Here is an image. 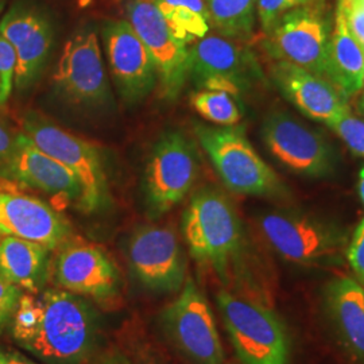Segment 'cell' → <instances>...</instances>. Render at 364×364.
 Returning a JSON list of instances; mask_svg holds the SVG:
<instances>
[{
  "label": "cell",
  "instance_id": "obj_10",
  "mask_svg": "<svg viewBox=\"0 0 364 364\" xmlns=\"http://www.w3.org/2000/svg\"><path fill=\"white\" fill-rule=\"evenodd\" d=\"M259 77L255 57L236 39L207 34L189 45V80L198 90L239 96Z\"/></svg>",
  "mask_w": 364,
  "mask_h": 364
},
{
  "label": "cell",
  "instance_id": "obj_20",
  "mask_svg": "<svg viewBox=\"0 0 364 364\" xmlns=\"http://www.w3.org/2000/svg\"><path fill=\"white\" fill-rule=\"evenodd\" d=\"M274 82L290 103L302 114L328 124L348 109L338 88L326 81L287 61L278 60L272 68Z\"/></svg>",
  "mask_w": 364,
  "mask_h": 364
},
{
  "label": "cell",
  "instance_id": "obj_36",
  "mask_svg": "<svg viewBox=\"0 0 364 364\" xmlns=\"http://www.w3.org/2000/svg\"><path fill=\"white\" fill-rule=\"evenodd\" d=\"M19 186H16L15 183L10 181H6L3 178H0V191H14V192H18Z\"/></svg>",
  "mask_w": 364,
  "mask_h": 364
},
{
  "label": "cell",
  "instance_id": "obj_39",
  "mask_svg": "<svg viewBox=\"0 0 364 364\" xmlns=\"http://www.w3.org/2000/svg\"><path fill=\"white\" fill-rule=\"evenodd\" d=\"M360 108H362V111H363L364 114V96L362 97V102H360Z\"/></svg>",
  "mask_w": 364,
  "mask_h": 364
},
{
  "label": "cell",
  "instance_id": "obj_24",
  "mask_svg": "<svg viewBox=\"0 0 364 364\" xmlns=\"http://www.w3.org/2000/svg\"><path fill=\"white\" fill-rule=\"evenodd\" d=\"M173 36L186 46L204 38L210 18L204 0H154Z\"/></svg>",
  "mask_w": 364,
  "mask_h": 364
},
{
  "label": "cell",
  "instance_id": "obj_5",
  "mask_svg": "<svg viewBox=\"0 0 364 364\" xmlns=\"http://www.w3.org/2000/svg\"><path fill=\"white\" fill-rule=\"evenodd\" d=\"M216 304L240 363H290V335L273 309L225 289L218 293Z\"/></svg>",
  "mask_w": 364,
  "mask_h": 364
},
{
  "label": "cell",
  "instance_id": "obj_34",
  "mask_svg": "<svg viewBox=\"0 0 364 364\" xmlns=\"http://www.w3.org/2000/svg\"><path fill=\"white\" fill-rule=\"evenodd\" d=\"M92 364H132L130 359L119 350H108L100 353Z\"/></svg>",
  "mask_w": 364,
  "mask_h": 364
},
{
  "label": "cell",
  "instance_id": "obj_13",
  "mask_svg": "<svg viewBox=\"0 0 364 364\" xmlns=\"http://www.w3.org/2000/svg\"><path fill=\"white\" fill-rule=\"evenodd\" d=\"M129 263L142 287L156 294L178 293L186 279V257L176 232L144 225L131 235Z\"/></svg>",
  "mask_w": 364,
  "mask_h": 364
},
{
  "label": "cell",
  "instance_id": "obj_30",
  "mask_svg": "<svg viewBox=\"0 0 364 364\" xmlns=\"http://www.w3.org/2000/svg\"><path fill=\"white\" fill-rule=\"evenodd\" d=\"M22 296L23 290L0 274V332L10 326Z\"/></svg>",
  "mask_w": 364,
  "mask_h": 364
},
{
  "label": "cell",
  "instance_id": "obj_35",
  "mask_svg": "<svg viewBox=\"0 0 364 364\" xmlns=\"http://www.w3.org/2000/svg\"><path fill=\"white\" fill-rule=\"evenodd\" d=\"M0 364H37L30 360L25 355L9 348L0 347Z\"/></svg>",
  "mask_w": 364,
  "mask_h": 364
},
{
  "label": "cell",
  "instance_id": "obj_11",
  "mask_svg": "<svg viewBox=\"0 0 364 364\" xmlns=\"http://www.w3.org/2000/svg\"><path fill=\"white\" fill-rule=\"evenodd\" d=\"M53 84L64 99L80 107L100 108L111 103L102 48L93 30H81L66 42Z\"/></svg>",
  "mask_w": 364,
  "mask_h": 364
},
{
  "label": "cell",
  "instance_id": "obj_25",
  "mask_svg": "<svg viewBox=\"0 0 364 364\" xmlns=\"http://www.w3.org/2000/svg\"><path fill=\"white\" fill-rule=\"evenodd\" d=\"M210 26L227 38L243 41L251 37L257 21V0H204Z\"/></svg>",
  "mask_w": 364,
  "mask_h": 364
},
{
  "label": "cell",
  "instance_id": "obj_21",
  "mask_svg": "<svg viewBox=\"0 0 364 364\" xmlns=\"http://www.w3.org/2000/svg\"><path fill=\"white\" fill-rule=\"evenodd\" d=\"M323 309L344 351L364 363L363 287L355 278H333L323 290Z\"/></svg>",
  "mask_w": 364,
  "mask_h": 364
},
{
  "label": "cell",
  "instance_id": "obj_28",
  "mask_svg": "<svg viewBox=\"0 0 364 364\" xmlns=\"http://www.w3.org/2000/svg\"><path fill=\"white\" fill-rule=\"evenodd\" d=\"M306 3H309V0H257V16L262 30L269 33L285 14Z\"/></svg>",
  "mask_w": 364,
  "mask_h": 364
},
{
  "label": "cell",
  "instance_id": "obj_38",
  "mask_svg": "<svg viewBox=\"0 0 364 364\" xmlns=\"http://www.w3.org/2000/svg\"><path fill=\"white\" fill-rule=\"evenodd\" d=\"M3 7H4V0H0V13H1Z\"/></svg>",
  "mask_w": 364,
  "mask_h": 364
},
{
  "label": "cell",
  "instance_id": "obj_4",
  "mask_svg": "<svg viewBox=\"0 0 364 364\" xmlns=\"http://www.w3.org/2000/svg\"><path fill=\"white\" fill-rule=\"evenodd\" d=\"M195 134L221 181L231 192L275 200L289 197L285 183L248 142L243 129L196 124Z\"/></svg>",
  "mask_w": 364,
  "mask_h": 364
},
{
  "label": "cell",
  "instance_id": "obj_6",
  "mask_svg": "<svg viewBox=\"0 0 364 364\" xmlns=\"http://www.w3.org/2000/svg\"><path fill=\"white\" fill-rule=\"evenodd\" d=\"M22 129L38 149L77 177L82 189L84 213H96L109 205L111 195L103 156L95 144L34 112L25 115Z\"/></svg>",
  "mask_w": 364,
  "mask_h": 364
},
{
  "label": "cell",
  "instance_id": "obj_31",
  "mask_svg": "<svg viewBox=\"0 0 364 364\" xmlns=\"http://www.w3.org/2000/svg\"><path fill=\"white\" fill-rule=\"evenodd\" d=\"M347 260L351 266L355 279L364 289V219L352 235L347 250Z\"/></svg>",
  "mask_w": 364,
  "mask_h": 364
},
{
  "label": "cell",
  "instance_id": "obj_32",
  "mask_svg": "<svg viewBox=\"0 0 364 364\" xmlns=\"http://www.w3.org/2000/svg\"><path fill=\"white\" fill-rule=\"evenodd\" d=\"M353 37L364 49V0H338Z\"/></svg>",
  "mask_w": 364,
  "mask_h": 364
},
{
  "label": "cell",
  "instance_id": "obj_26",
  "mask_svg": "<svg viewBox=\"0 0 364 364\" xmlns=\"http://www.w3.org/2000/svg\"><path fill=\"white\" fill-rule=\"evenodd\" d=\"M191 105L200 117L223 127L236 126L243 117L237 96L228 92L198 90L192 95Z\"/></svg>",
  "mask_w": 364,
  "mask_h": 364
},
{
  "label": "cell",
  "instance_id": "obj_18",
  "mask_svg": "<svg viewBox=\"0 0 364 364\" xmlns=\"http://www.w3.org/2000/svg\"><path fill=\"white\" fill-rule=\"evenodd\" d=\"M0 34L16 55L15 87L26 90L41 76L54 45L50 21L26 4L11 7L0 21Z\"/></svg>",
  "mask_w": 364,
  "mask_h": 364
},
{
  "label": "cell",
  "instance_id": "obj_37",
  "mask_svg": "<svg viewBox=\"0 0 364 364\" xmlns=\"http://www.w3.org/2000/svg\"><path fill=\"white\" fill-rule=\"evenodd\" d=\"M358 192H359V196H360V200H362V203H363L364 205V168L360 170V173H359V182H358Z\"/></svg>",
  "mask_w": 364,
  "mask_h": 364
},
{
  "label": "cell",
  "instance_id": "obj_7",
  "mask_svg": "<svg viewBox=\"0 0 364 364\" xmlns=\"http://www.w3.org/2000/svg\"><path fill=\"white\" fill-rule=\"evenodd\" d=\"M198 176L195 146L180 131L165 132L154 144L144 170L146 208L153 219L166 215L193 188Z\"/></svg>",
  "mask_w": 364,
  "mask_h": 364
},
{
  "label": "cell",
  "instance_id": "obj_15",
  "mask_svg": "<svg viewBox=\"0 0 364 364\" xmlns=\"http://www.w3.org/2000/svg\"><path fill=\"white\" fill-rule=\"evenodd\" d=\"M267 34L270 36L272 52L279 60L331 81V34L326 19L318 10L301 6L285 14Z\"/></svg>",
  "mask_w": 364,
  "mask_h": 364
},
{
  "label": "cell",
  "instance_id": "obj_17",
  "mask_svg": "<svg viewBox=\"0 0 364 364\" xmlns=\"http://www.w3.org/2000/svg\"><path fill=\"white\" fill-rule=\"evenodd\" d=\"M105 54L122 99L135 105L156 87V66L129 21H109L103 28Z\"/></svg>",
  "mask_w": 364,
  "mask_h": 364
},
{
  "label": "cell",
  "instance_id": "obj_19",
  "mask_svg": "<svg viewBox=\"0 0 364 364\" xmlns=\"http://www.w3.org/2000/svg\"><path fill=\"white\" fill-rule=\"evenodd\" d=\"M0 236L37 242L55 251L72 237V227L46 201L14 191H0Z\"/></svg>",
  "mask_w": 364,
  "mask_h": 364
},
{
  "label": "cell",
  "instance_id": "obj_14",
  "mask_svg": "<svg viewBox=\"0 0 364 364\" xmlns=\"http://www.w3.org/2000/svg\"><path fill=\"white\" fill-rule=\"evenodd\" d=\"M54 284L84 299L112 301L122 289L115 262L92 243L69 239L57 250L53 260Z\"/></svg>",
  "mask_w": 364,
  "mask_h": 364
},
{
  "label": "cell",
  "instance_id": "obj_2",
  "mask_svg": "<svg viewBox=\"0 0 364 364\" xmlns=\"http://www.w3.org/2000/svg\"><path fill=\"white\" fill-rule=\"evenodd\" d=\"M182 234L192 258L212 270L223 285L237 284L246 237L231 200L216 188H203L182 215Z\"/></svg>",
  "mask_w": 364,
  "mask_h": 364
},
{
  "label": "cell",
  "instance_id": "obj_1",
  "mask_svg": "<svg viewBox=\"0 0 364 364\" xmlns=\"http://www.w3.org/2000/svg\"><path fill=\"white\" fill-rule=\"evenodd\" d=\"M91 304L63 289L23 294L10 323L15 343L45 364H84L99 338Z\"/></svg>",
  "mask_w": 364,
  "mask_h": 364
},
{
  "label": "cell",
  "instance_id": "obj_33",
  "mask_svg": "<svg viewBox=\"0 0 364 364\" xmlns=\"http://www.w3.org/2000/svg\"><path fill=\"white\" fill-rule=\"evenodd\" d=\"M18 132H13L0 122V170L3 169L16 150Z\"/></svg>",
  "mask_w": 364,
  "mask_h": 364
},
{
  "label": "cell",
  "instance_id": "obj_12",
  "mask_svg": "<svg viewBox=\"0 0 364 364\" xmlns=\"http://www.w3.org/2000/svg\"><path fill=\"white\" fill-rule=\"evenodd\" d=\"M127 18L156 66L159 95L176 100L189 80V46L176 38L154 0H129Z\"/></svg>",
  "mask_w": 364,
  "mask_h": 364
},
{
  "label": "cell",
  "instance_id": "obj_8",
  "mask_svg": "<svg viewBox=\"0 0 364 364\" xmlns=\"http://www.w3.org/2000/svg\"><path fill=\"white\" fill-rule=\"evenodd\" d=\"M170 343L193 364H224V350L208 299L186 277L178 296L161 314Z\"/></svg>",
  "mask_w": 364,
  "mask_h": 364
},
{
  "label": "cell",
  "instance_id": "obj_22",
  "mask_svg": "<svg viewBox=\"0 0 364 364\" xmlns=\"http://www.w3.org/2000/svg\"><path fill=\"white\" fill-rule=\"evenodd\" d=\"M50 252L37 242L4 236L0 240V274L27 293L38 294L49 278Z\"/></svg>",
  "mask_w": 364,
  "mask_h": 364
},
{
  "label": "cell",
  "instance_id": "obj_9",
  "mask_svg": "<svg viewBox=\"0 0 364 364\" xmlns=\"http://www.w3.org/2000/svg\"><path fill=\"white\" fill-rule=\"evenodd\" d=\"M262 138L270 154L296 174L326 177L336 169L338 156L324 134L287 112L266 117Z\"/></svg>",
  "mask_w": 364,
  "mask_h": 364
},
{
  "label": "cell",
  "instance_id": "obj_23",
  "mask_svg": "<svg viewBox=\"0 0 364 364\" xmlns=\"http://www.w3.org/2000/svg\"><path fill=\"white\" fill-rule=\"evenodd\" d=\"M329 78L344 96L364 87V49L353 37L338 1L329 38Z\"/></svg>",
  "mask_w": 364,
  "mask_h": 364
},
{
  "label": "cell",
  "instance_id": "obj_27",
  "mask_svg": "<svg viewBox=\"0 0 364 364\" xmlns=\"http://www.w3.org/2000/svg\"><path fill=\"white\" fill-rule=\"evenodd\" d=\"M353 153L364 158V120L352 115L350 108L326 124Z\"/></svg>",
  "mask_w": 364,
  "mask_h": 364
},
{
  "label": "cell",
  "instance_id": "obj_29",
  "mask_svg": "<svg viewBox=\"0 0 364 364\" xmlns=\"http://www.w3.org/2000/svg\"><path fill=\"white\" fill-rule=\"evenodd\" d=\"M16 55L13 46L0 34V107L6 105L15 85Z\"/></svg>",
  "mask_w": 364,
  "mask_h": 364
},
{
  "label": "cell",
  "instance_id": "obj_3",
  "mask_svg": "<svg viewBox=\"0 0 364 364\" xmlns=\"http://www.w3.org/2000/svg\"><path fill=\"white\" fill-rule=\"evenodd\" d=\"M260 232L274 252L299 267L338 266L347 259L350 236L344 227L293 209L259 216Z\"/></svg>",
  "mask_w": 364,
  "mask_h": 364
},
{
  "label": "cell",
  "instance_id": "obj_16",
  "mask_svg": "<svg viewBox=\"0 0 364 364\" xmlns=\"http://www.w3.org/2000/svg\"><path fill=\"white\" fill-rule=\"evenodd\" d=\"M0 178L52 197L58 205L81 210L82 189L77 177L58 161L43 153L23 132H18L16 150L0 170Z\"/></svg>",
  "mask_w": 364,
  "mask_h": 364
},
{
  "label": "cell",
  "instance_id": "obj_40",
  "mask_svg": "<svg viewBox=\"0 0 364 364\" xmlns=\"http://www.w3.org/2000/svg\"><path fill=\"white\" fill-rule=\"evenodd\" d=\"M0 240H1V236H0Z\"/></svg>",
  "mask_w": 364,
  "mask_h": 364
}]
</instances>
